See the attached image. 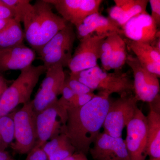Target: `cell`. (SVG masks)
<instances>
[{
	"mask_svg": "<svg viewBox=\"0 0 160 160\" xmlns=\"http://www.w3.org/2000/svg\"><path fill=\"white\" fill-rule=\"evenodd\" d=\"M110 95L99 92L86 105L67 109L66 133L76 152L86 155L103 127L111 99Z\"/></svg>",
	"mask_w": 160,
	"mask_h": 160,
	"instance_id": "obj_1",
	"label": "cell"
},
{
	"mask_svg": "<svg viewBox=\"0 0 160 160\" xmlns=\"http://www.w3.org/2000/svg\"><path fill=\"white\" fill-rule=\"evenodd\" d=\"M25 38L32 49L39 51L68 22L52 11L46 0H39L23 18Z\"/></svg>",
	"mask_w": 160,
	"mask_h": 160,
	"instance_id": "obj_2",
	"label": "cell"
},
{
	"mask_svg": "<svg viewBox=\"0 0 160 160\" xmlns=\"http://www.w3.org/2000/svg\"><path fill=\"white\" fill-rule=\"evenodd\" d=\"M69 77L78 80L92 90H98L120 97L130 94L133 91V82L126 73L120 71L108 73L97 66L78 72H70Z\"/></svg>",
	"mask_w": 160,
	"mask_h": 160,
	"instance_id": "obj_3",
	"label": "cell"
},
{
	"mask_svg": "<svg viewBox=\"0 0 160 160\" xmlns=\"http://www.w3.org/2000/svg\"><path fill=\"white\" fill-rule=\"evenodd\" d=\"M46 71L43 65H31L21 70L17 78L0 98V117L11 113L20 104L29 102L40 77Z\"/></svg>",
	"mask_w": 160,
	"mask_h": 160,
	"instance_id": "obj_4",
	"label": "cell"
},
{
	"mask_svg": "<svg viewBox=\"0 0 160 160\" xmlns=\"http://www.w3.org/2000/svg\"><path fill=\"white\" fill-rule=\"evenodd\" d=\"M76 38L73 25L68 23L38 52L46 70L57 64L68 66Z\"/></svg>",
	"mask_w": 160,
	"mask_h": 160,
	"instance_id": "obj_5",
	"label": "cell"
},
{
	"mask_svg": "<svg viewBox=\"0 0 160 160\" xmlns=\"http://www.w3.org/2000/svg\"><path fill=\"white\" fill-rule=\"evenodd\" d=\"M13 120L15 141L10 146L16 153L27 154L37 140L36 113L32 100L23 104L18 111L14 112Z\"/></svg>",
	"mask_w": 160,
	"mask_h": 160,
	"instance_id": "obj_6",
	"label": "cell"
},
{
	"mask_svg": "<svg viewBox=\"0 0 160 160\" xmlns=\"http://www.w3.org/2000/svg\"><path fill=\"white\" fill-rule=\"evenodd\" d=\"M138 100L134 95L111 99L103 125L104 132L115 138H122L124 128L133 118L137 109Z\"/></svg>",
	"mask_w": 160,
	"mask_h": 160,
	"instance_id": "obj_7",
	"label": "cell"
},
{
	"mask_svg": "<svg viewBox=\"0 0 160 160\" xmlns=\"http://www.w3.org/2000/svg\"><path fill=\"white\" fill-rule=\"evenodd\" d=\"M67 120V109L60 105L58 99L36 113L37 140L35 146L42 147L48 141L63 132Z\"/></svg>",
	"mask_w": 160,
	"mask_h": 160,
	"instance_id": "obj_8",
	"label": "cell"
},
{
	"mask_svg": "<svg viewBox=\"0 0 160 160\" xmlns=\"http://www.w3.org/2000/svg\"><path fill=\"white\" fill-rule=\"evenodd\" d=\"M62 66L54 65L47 69L41 87L32 100L36 113L42 111L58 99L62 94L66 76Z\"/></svg>",
	"mask_w": 160,
	"mask_h": 160,
	"instance_id": "obj_9",
	"label": "cell"
},
{
	"mask_svg": "<svg viewBox=\"0 0 160 160\" xmlns=\"http://www.w3.org/2000/svg\"><path fill=\"white\" fill-rule=\"evenodd\" d=\"M126 127L125 140L130 160H145L147 153L146 116L138 107Z\"/></svg>",
	"mask_w": 160,
	"mask_h": 160,
	"instance_id": "obj_10",
	"label": "cell"
},
{
	"mask_svg": "<svg viewBox=\"0 0 160 160\" xmlns=\"http://www.w3.org/2000/svg\"><path fill=\"white\" fill-rule=\"evenodd\" d=\"M126 63L133 72L135 97L138 101L151 102L159 95L158 78L143 68L134 57L128 55Z\"/></svg>",
	"mask_w": 160,
	"mask_h": 160,
	"instance_id": "obj_11",
	"label": "cell"
},
{
	"mask_svg": "<svg viewBox=\"0 0 160 160\" xmlns=\"http://www.w3.org/2000/svg\"><path fill=\"white\" fill-rule=\"evenodd\" d=\"M106 36L91 35L80 39L69 62L68 67L71 72H78L98 66L100 49Z\"/></svg>",
	"mask_w": 160,
	"mask_h": 160,
	"instance_id": "obj_12",
	"label": "cell"
},
{
	"mask_svg": "<svg viewBox=\"0 0 160 160\" xmlns=\"http://www.w3.org/2000/svg\"><path fill=\"white\" fill-rule=\"evenodd\" d=\"M61 17L77 28L89 15L99 12L102 0H46Z\"/></svg>",
	"mask_w": 160,
	"mask_h": 160,
	"instance_id": "obj_13",
	"label": "cell"
},
{
	"mask_svg": "<svg viewBox=\"0 0 160 160\" xmlns=\"http://www.w3.org/2000/svg\"><path fill=\"white\" fill-rule=\"evenodd\" d=\"M89 149L94 160H130L125 140L100 132Z\"/></svg>",
	"mask_w": 160,
	"mask_h": 160,
	"instance_id": "obj_14",
	"label": "cell"
},
{
	"mask_svg": "<svg viewBox=\"0 0 160 160\" xmlns=\"http://www.w3.org/2000/svg\"><path fill=\"white\" fill-rule=\"evenodd\" d=\"M158 27L146 11L132 18L121 28L123 34L130 41L151 44L160 36Z\"/></svg>",
	"mask_w": 160,
	"mask_h": 160,
	"instance_id": "obj_15",
	"label": "cell"
},
{
	"mask_svg": "<svg viewBox=\"0 0 160 160\" xmlns=\"http://www.w3.org/2000/svg\"><path fill=\"white\" fill-rule=\"evenodd\" d=\"M76 29V35L79 40L91 35L108 37L114 33L121 36L123 34L122 30L117 23L110 18L106 17L99 12L86 18Z\"/></svg>",
	"mask_w": 160,
	"mask_h": 160,
	"instance_id": "obj_16",
	"label": "cell"
},
{
	"mask_svg": "<svg viewBox=\"0 0 160 160\" xmlns=\"http://www.w3.org/2000/svg\"><path fill=\"white\" fill-rule=\"evenodd\" d=\"M36 58L33 49L24 44L0 49V72L20 70L31 66Z\"/></svg>",
	"mask_w": 160,
	"mask_h": 160,
	"instance_id": "obj_17",
	"label": "cell"
},
{
	"mask_svg": "<svg viewBox=\"0 0 160 160\" xmlns=\"http://www.w3.org/2000/svg\"><path fill=\"white\" fill-rule=\"evenodd\" d=\"M160 95L149 103L147 119V153L150 159L160 160Z\"/></svg>",
	"mask_w": 160,
	"mask_h": 160,
	"instance_id": "obj_18",
	"label": "cell"
},
{
	"mask_svg": "<svg viewBox=\"0 0 160 160\" xmlns=\"http://www.w3.org/2000/svg\"><path fill=\"white\" fill-rule=\"evenodd\" d=\"M109 9V18L122 27L132 18L146 12L148 0H114Z\"/></svg>",
	"mask_w": 160,
	"mask_h": 160,
	"instance_id": "obj_19",
	"label": "cell"
},
{
	"mask_svg": "<svg viewBox=\"0 0 160 160\" xmlns=\"http://www.w3.org/2000/svg\"><path fill=\"white\" fill-rule=\"evenodd\" d=\"M128 45L134 52L141 66L147 71L160 76V52L149 43L140 42L129 40Z\"/></svg>",
	"mask_w": 160,
	"mask_h": 160,
	"instance_id": "obj_20",
	"label": "cell"
},
{
	"mask_svg": "<svg viewBox=\"0 0 160 160\" xmlns=\"http://www.w3.org/2000/svg\"><path fill=\"white\" fill-rule=\"evenodd\" d=\"M24 39L21 23L12 19L9 25L0 31V49L21 45Z\"/></svg>",
	"mask_w": 160,
	"mask_h": 160,
	"instance_id": "obj_21",
	"label": "cell"
},
{
	"mask_svg": "<svg viewBox=\"0 0 160 160\" xmlns=\"http://www.w3.org/2000/svg\"><path fill=\"white\" fill-rule=\"evenodd\" d=\"M14 112L0 118V152L6 151L14 139Z\"/></svg>",
	"mask_w": 160,
	"mask_h": 160,
	"instance_id": "obj_22",
	"label": "cell"
},
{
	"mask_svg": "<svg viewBox=\"0 0 160 160\" xmlns=\"http://www.w3.org/2000/svg\"><path fill=\"white\" fill-rule=\"evenodd\" d=\"M126 48V42L122 37V36H119L110 58L109 70L115 69L116 71H119V69L122 68L126 63L128 55Z\"/></svg>",
	"mask_w": 160,
	"mask_h": 160,
	"instance_id": "obj_23",
	"label": "cell"
},
{
	"mask_svg": "<svg viewBox=\"0 0 160 160\" xmlns=\"http://www.w3.org/2000/svg\"><path fill=\"white\" fill-rule=\"evenodd\" d=\"M4 6L9 8L16 21L22 22L23 18L30 10L32 5L29 0H1Z\"/></svg>",
	"mask_w": 160,
	"mask_h": 160,
	"instance_id": "obj_24",
	"label": "cell"
},
{
	"mask_svg": "<svg viewBox=\"0 0 160 160\" xmlns=\"http://www.w3.org/2000/svg\"><path fill=\"white\" fill-rule=\"evenodd\" d=\"M120 35L114 33L107 37L104 39L100 49V59L102 69L104 71H109V64L112 53L113 51L117 40Z\"/></svg>",
	"mask_w": 160,
	"mask_h": 160,
	"instance_id": "obj_25",
	"label": "cell"
},
{
	"mask_svg": "<svg viewBox=\"0 0 160 160\" xmlns=\"http://www.w3.org/2000/svg\"><path fill=\"white\" fill-rule=\"evenodd\" d=\"M69 142L70 141L66 133L62 132L48 141L42 148L48 157V156L54 152L57 149Z\"/></svg>",
	"mask_w": 160,
	"mask_h": 160,
	"instance_id": "obj_26",
	"label": "cell"
},
{
	"mask_svg": "<svg viewBox=\"0 0 160 160\" xmlns=\"http://www.w3.org/2000/svg\"><path fill=\"white\" fill-rule=\"evenodd\" d=\"M96 94L93 92H89L85 94L75 95L73 98L69 102L61 104L66 109L69 108H78L82 107L89 102Z\"/></svg>",
	"mask_w": 160,
	"mask_h": 160,
	"instance_id": "obj_27",
	"label": "cell"
},
{
	"mask_svg": "<svg viewBox=\"0 0 160 160\" xmlns=\"http://www.w3.org/2000/svg\"><path fill=\"white\" fill-rule=\"evenodd\" d=\"M76 152L70 142L61 146L48 156V160H62L72 155Z\"/></svg>",
	"mask_w": 160,
	"mask_h": 160,
	"instance_id": "obj_28",
	"label": "cell"
},
{
	"mask_svg": "<svg viewBox=\"0 0 160 160\" xmlns=\"http://www.w3.org/2000/svg\"><path fill=\"white\" fill-rule=\"evenodd\" d=\"M65 82L69 88L72 89L76 95L85 94L90 92H93L94 91L87 87L86 85L69 77L66 78Z\"/></svg>",
	"mask_w": 160,
	"mask_h": 160,
	"instance_id": "obj_29",
	"label": "cell"
},
{
	"mask_svg": "<svg viewBox=\"0 0 160 160\" xmlns=\"http://www.w3.org/2000/svg\"><path fill=\"white\" fill-rule=\"evenodd\" d=\"M27 154L25 160H48L47 155L38 146H35Z\"/></svg>",
	"mask_w": 160,
	"mask_h": 160,
	"instance_id": "obj_30",
	"label": "cell"
},
{
	"mask_svg": "<svg viewBox=\"0 0 160 160\" xmlns=\"http://www.w3.org/2000/svg\"><path fill=\"white\" fill-rule=\"evenodd\" d=\"M151 8L152 18L158 26L160 24V1L150 0L149 1Z\"/></svg>",
	"mask_w": 160,
	"mask_h": 160,
	"instance_id": "obj_31",
	"label": "cell"
},
{
	"mask_svg": "<svg viewBox=\"0 0 160 160\" xmlns=\"http://www.w3.org/2000/svg\"><path fill=\"white\" fill-rule=\"evenodd\" d=\"M13 16L11 10L4 6L3 3L0 5V20L13 19Z\"/></svg>",
	"mask_w": 160,
	"mask_h": 160,
	"instance_id": "obj_32",
	"label": "cell"
},
{
	"mask_svg": "<svg viewBox=\"0 0 160 160\" xmlns=\"http://www.w3.org/2000/svg\"><path fill=\"white\" fill-rule=\"evenodd\" d=\"M8 87L7 80L0 74V98Z\"/></svg>",
	"mask_w": 160,
	"mask_h": 160,
	"instance_id": "obj_33",
	"label": "cell"
},
{
	"mask_svg": "<svg viewBox=\"0 0 160 160\" xmlns=\"http://www.w3.org/2000/svg\"><path fill=\"white\" fill-rule=\"evenodd\" d=\"M12 19L0 20V31L8 26Z\"/></svg>",
	"mask_w": 160,
	"mask_h": 160,
	"instance_id": "obj_34",
	"label": "cell"
},
{
	"mask_svg": "<svg viewBox=\"0 0 160 160\" xmlns=\"http://www.w3.org/2000/svg\"><path fill=\"white\" fill-rule=\"evenodd\" d=\"M82 153V152H75L72 155L62 160H78Z\"/></svg>",
	"mask_w": 160,
	"mask_h": 160,
	"instance_id": "obj_35",
	"label": "cell"
},
{
	"mask_svg": "<svg viewBox=\"0 0 160 160\" xmlns=\"http://www.w3.org/2000/svg\"><path fill=\"white\" fill-rule=\"evenodd\" d=\"M11 157L7 152H0V160H8Z\"/></svg>",
	"mask_w": 160,
	"mask_h": 160,
	"instance_id": "obj_36",
	"label": "cell"
},
{
	"mask_svg": "<svg viewBox=\"0 0 160 160\" xmlns=\"http://www.w3.org/2000/svg\"><path fill=\"white\" fill-rule=\"evenodd\" d=\"M78 160H88V158L86 157V155L84 154V153H81V156L80 158H79Z\"/></svg>",
	"mask_w": 160,
	"mask_h": 160,
	"instance_id": "obj_37",
	"label": "cell"
},
{
	"mask_svg": "<svg viewBox=\"0 0 160 160\" xmlns=\"http://www.w3.org/2000/svg\"><path fill=\"white\" fill-rule=\"evenodd\" d=\"M14 160V159H13L11 157L9 159V160Z\"/></svg>",
	"mask_w": 160,
	"mask_h": 160,
	"instance_id": "obj_38",
	"label": "cell"
},
{
	"mask_svg": "<svg viewBox=\"0 0 160 160\" xmlns=\"http://www.w3.org/2000/svg\"><path fill=\"white\" fill-rule=\"evenodd\" d=\"M2 1H1V0H0V5H2Z\"/></svg>",
	"mask_w": 160,
	"mask_h": 160,
	"instance_id": "obj_39",
	"label": "cell"
},
{
	"mask_svg": "<svg viewBox=\"0 0 160 160\" xmlns=\"http://www.w3.org/2000/svg\"><path fill=\"white\" fill-rule=\"evenodd\" d=\"M149 160H152V159H150Z\"/></svg>",
	"mask_w": 160,
	"mask_h": 160,
	"instance_id": "obj_40",
	"label": "cell"
},
{
	"mask_svg": "<svg viewBox=\"0 0 160 160\" xmlns=\"http://www.w3.org/2000/svg\"><path fill=\"white\" fill-rule=\"evenodd\" d=\"M1 73H0V74H1Z\"/></svg>",
	"mask_w": 160,
	"mask_h": 160,
	"instance_id": "obj_41",
	"label": "cell"
},
{
	"mask_svg": "<svg viewBox=\"0 0 160 160\" xmlns=\"http://www.w3.org/2000/svg\"><path fill=\"white\" fill-rule=\"evenodd\" d=\"M0 73H1V72H0Z\"/></svg>",
	"mask_w": 160,
	"mask_h": 160,
	"instance_id": "obj_42",
	"label": "cell"
}]
</instances>
